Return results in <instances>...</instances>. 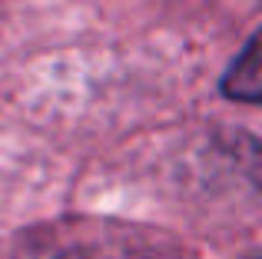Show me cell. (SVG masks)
Listing matches in <instances>:
<instances>
[{"label":"cell","mask_w":262,"mask_h":259,"mask_svg":"<svg viewBox=\"0 0 262 259\" xmlns=\"http://www.w3.org/2000/svg\"><path fill=\"white\" fill-rule=\"evenodd\" d=\"M223 93L243 103H259L262 97V63H259V37L246 44V50L236 57L229 73L223 77Z\"/></svg>","instance_id":"6da1fadb"}]
</instances>
